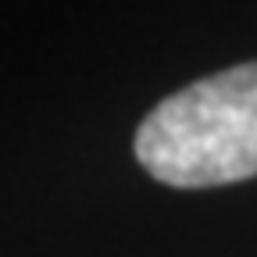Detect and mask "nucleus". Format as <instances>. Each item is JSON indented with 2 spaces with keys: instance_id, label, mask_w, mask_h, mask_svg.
I'll return each mask as SVG.
<instances>
[{
  "instance_id": "f257e3e1",
  "label": "nucleus",
  "mask_w": 257,
  "mask_h": 257,
  "mask_svg": "<svg viewBox=\"0 0 257 257\" xmlns=\"http://www.w3.org/2000/svg\"><path fill=\"white\" fill-rule=\"evenodd\" d=\"M140 165L165 186L207 189L257 175V61L165 96L136 128Z\"/></svg>"
}]
</instances>
